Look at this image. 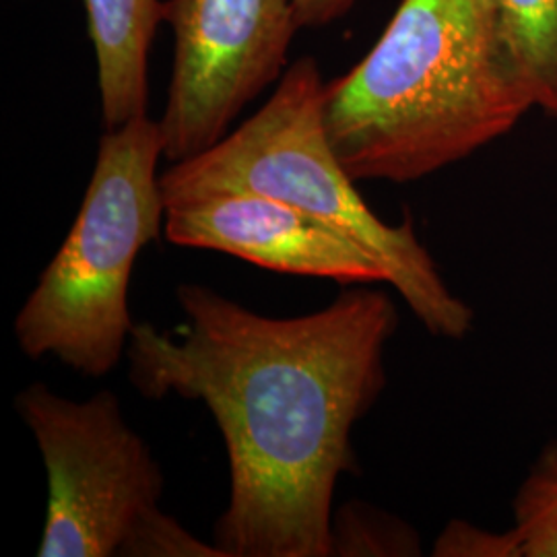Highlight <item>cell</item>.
<instances>
[{"label": "cell", "instance_id": "4", "mask_svg": "<svg viewBox=\"0 0 557 557\" xmlns=\"http://www.w3.org/2000/svg\"><path fill=\"white\" fill-rule=\"evenodd\" d=\"M161 158L163 131L149 114L103 133L79 215L15 319L23 356L59 359L91 379L119 368L135 331V262L163 236Z\"/></svg>", "mask_w": 557, "mask_h": 557}, {"label": "cell", "instance_id": "7", "mask_svg": "<svg viewBox=\"0 0 557 557\" xmlns=\"http://www.w3.org/2000/svg\"><path fill=\"white\" fill-rule=\"evenodd\" d=\"M163 238L283 275L341 285L388 283L382 264L356 239L292 205L250 193H215L168 205Z\"/></svg>", "mask_w": 557, "mask_h": 557}, {"label": "cell", "instance_id": "13", "mask_svg": "<svg viewBox=\"0 0 557 557\" xmlns=\"http://www.w3.org/2000/svg\"><path fill=\"white\" fill-rule=\"evenodd\" d=\"M434 556H515L510 533L487 535L465 522H453L434 545Z\"/></svg>", "mask_w": 557, "mask_h": 557}, {"label": "cell", "instance_id": "5", "mask_svg": "<svg viewBox=\"0 0 557 557\" xmlns=\"http://www.w3.org/2000/svg\"><path fill=\"white\" fill-rule=\"evenodd\" d=\"M48 473L40 557H124L161 510L165 479L112 391L85 400L34 382L15 398Z\"/></svg>", "mask_w": 557, "mask_h": 557}, {"label": "cell", "instance_id": "3", "mask_svg": "<svg viewBox=\"0 0 557 557\" xmlns=\"http://www.w3.org/2000/svg\"><path fill=\"white\" fill-rule=\"evenodd\" d=\"M324 81L312 57L292 62L255 116L211 149L161 172L168 205L215 193L281 200L356 239L386 273L388 285L434 337H465L471 308L442 278L413 221L391 225L359 195L324 124Z\"/></svg>", "mask_w": 557, "mask_h": 557}, {"label": "cell", "instance_id": "10", "mask_svg": "<svg viewBox=\"0 0 557 557\" xmlns=\"http://www.w3.org/2000/svg\"><path fill=\"white\" fill-rule=\"evenodd\" d=\"M515 556L557 557V448L524 481L510 531Z\"/></svg>", "mask_w": 557, "mask_h": 557}, {"label": "cell", "instance_id": "8", "mask_svg": "<svg viewBox=\"0 0 557 557\" xmlns=\"http://www.w3.org/2000/svg\"><path fill=\"white\" fill-rule=\"evenodd\" d=\"M96 54L106 131L147 114L149 50L163 23V0H83Z\"/></svg>", "mask_w": 557, "mask_h": 557}, {"label": "cell", "instance_id": "6", "mask_svg": "<svg viewBox=\"0 0 557 557\" xmlns=\"http://www.w3.org/2000/svg\"><path fill=\"white\" fill-rule=\"evenodd\" d=\"M174 41L160 124L165 160L211 149L239 112L281 79L299 29L296 0H163Z\"/></svg>", "mask_w": 557, "mask_h": 557}, {"label": "cell", "instance_id": "12", "mask_svg": "<svg viewBox=\"0 0 557 557\" xmlns=\"http://www.w3.org/2000/svg\"><path fill=\"white\" fill-rule=\"evenodd\" d=\"M124 557H225L215 543H205L178 520L160 510L128 543Z\"/></svg>", "mask_w": 557, "mask_h": 557}, {"label": "cell", "instance_id": "11", "mask_svg": "<svg viewBox=\"0 0 557 557\" xmlns=\"http://www.w3.org/2000/svg\"><path fill=\"white\" fill-rule=\"evenodd\" d=\"M333 556H418L411 529L358 499L335 508L331 524Z\"/></svg>", "mask_w": 557, "mask_h": 557}, {"label": "cell", "instance_id": "9", "mask_svg": "<svg viewBox=\"0 0 557 557\" xmlns=\"http://www.w3.org/2000/svg\"><path fill=\"white\" fill-rule=\"evenodd\" d=\"M535 108L557 120V0H499Z\"/></svg>", "mask_w": 557, "mask_h": 557}, {"label": "cell", "instance_id": "14", "mask_svg": "<svg viewBox=\"0 0 557 557\" xmlns=\"http://www.w3.org/2000/svg\"><path fill=\"white\" fill-rule=\"evenodd\" d=\"M356 0H296L299 29L301 27H322L341 20L349 13Z\"/></svg>", "mask_w": 557, "mask_h": 557}, {"label": "cell", "instance_id": "1", "mask_svg": "<svg viewBox=\"0 0 557 557\" xmlns=\"http://www.w3.org/2000/svg\"><path fill=\"white\" fill-rule=\"evenodd\" d=\"M180 337L143 322L128 376L149 400H200L220 428L230 499L213 543L225 557H331L338 479L358 469L351 434L380 397L398 312L361 285L294 319L264 317L182 283Z\"/></svg>", "mask_w": 557, "mask_h": 557}, {"label": "cell", "instance_id": "2", "mask_svg": "<svg viewBox=\"0 0 557 557\" xmlns=\"http://www.w3.org/2000/svg\"><path fill=\"white\" fill-rule=\"evenodd\" d=\"M322 108L354 178L407 184L508 135L535 100L499 0H400Z\"/></svg>", "mask_w": 557, "mask_h": 557}]
</instances>
